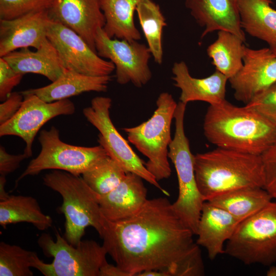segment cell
Returning <instances> with one entry per match:
<instances>
[{
	"mask_svg": "<svg viewBox=\"0 0 276 276\" xmlns=\"http://www.w3.org/2000/svg\"><path fill=\"white\" fill-rule=\"evenodd\" d=\"M24 100L22 94L12 92L9 97L0 104V125L11 118L19 109Z\"/></svg>",
	"mask_w": 276,
	"mask_h": 276,
	"instance_id": "cell-35",
	"label": "cell"
},
{
	"mask_svg": "<svg viewBox=\"0 0 276 276\" xmlns=\"http://www.w3.org/2000/svg\"><path fill=\"white\" fill-rule=\"evenodd\" d=\"M272 199L263 188L248 187L227 192L208 201L241 222L262 210Z\"/></svg>",
	"mask_w": 276,
	"mask_h": 276,
	"instance_id": "cell-26",
	"label": "cell"
},
{
	"mask_svg": "<svg viewBox=\"0 0 276 276\" xmlns=\"http://www.w3.org/2000/svg\"><path fill=\"white\" fill-rule=\"evenodd\" d=\"M240 221L225 210L208 201L203 204L196 243L203 247L211 260L224 253V243L231 238Z\"/></svg>",
	"mask_w": 276,
	"mask_h": 276,
	"instance_id": "cell-19",
	"label": "cell"
},
{
	"mask_svg": "<svg viewBox=\"0 0 276 276\" xmlns=\"http://www.w3.org/2000/svg\"><path fill=\"white\" fill-rule=\"evenodd\" d=\"M97 53L114 65L117 82H129L137 87L146 85L152 77L149 60L152 56L148 47L137 41L110 38L103 28H99L95 37Z\"/></svg>",
	"mask_w": 276,
	"mask_h": 276,
	"instance_id": "cell-11",
	"label": "cell"
},
{
	"mask_svg": "<svg viewBox=\"0 0 276 276\" xmlns=\"http://www.w3.org/2000/svg\"><path fill=\"white\" fill-rule=\"evenodd\" d=\"M111 104L110 98L98 96L91 100L90 106L83 109V114L87 121L99 131V145L126 172L139 175L165 195H169L147 170L145 163L115 127L110 116Z\"/></svg>",
	"mask_w": 276,
	"mask_h": 276,
	"instance_id": "cell-10",
	"label": "cell"
},
{
	"mask_svg": "<svg viewBox=\"0 0 276 276\" xmlns=\"http://www.w3.org/2000/svg\"><path fill=\"white\" fill-rule=\"evenodd\" d=\"M156 104V109L147 121L123 130L128 141L147 157L145 166L158 181L171 175L169 146L172 140L171 126L177 103L170 94L163 92Z\"/></svg>",
	"mask_w": 276,
	"mask_h": 276,
	"instance_id": "cell-6",
	"label": "cell"
},
{
	"mask_svg": "<svg viewBox=\"0 0 276 276\" xmlns=\"http://www.w3.org/2000/svg\"><path fill=\"white\" fill-rule=\"evenodd\" d=\"M243 65L228 81L236 100L245 104L276 82V56L268 48H245Z\"/></svg>",
	"mask_w": 276,
	"mask_h": 276,
	"instance_id": "cell-14",
	"label": "cell"
},
{
	"mask_svg": "<svg viewBox=\"0 0 276 276\" xmlns=\"http://www.w3.org/2000/svg\"><path fill=\"white\" fill-rule=\"evenodd\" d=\"M174 85L181 91L180 101L187 104L200 101L210 105L219 104L225 100L228 78L219 71L203 78L193 77L183 61L175 62L172 68Z\"/></svg>",
	"mask_w": 276,
	"mask_h": 276,
	"instance_id": "cell-20",
	"label": "cell"
},
{
	"mask_svg": "<svg viewBox=\"0 0 276 276\" xmlns=\"http://www.w3.org/2000/svg\"><path fill=\"white\" fill-rule=\"evenodd\" d=\"M139 175L127 172L114 189L104 195H98L101 214L110 221H119L130 217L148 200L147 190Z\"/></svg>",
	"mask_w": 276,
	"mask_h": 276,
	"instance_id": "cell-18",
	"label": "cell"
},
{
	"mask_svg": "<svg viewBox=\"0 0 276 276\" xmlns=\"http://www.w3.org/2000/svg\"><path fill=\"white\" fill-rule=\"evenodd\" d=\"M38 141L41 150L29 163L15 181L18 183L28 176H34L45 170H59L80 176L102 158L108 156L100 145L78 146L66 144L60 138L59 131L54 126L41 130Z\"/></svg>",
	"mask_w": 276,
	"mask_h": 276,
	"instance_id": "cell-9",
	"label": "cell"
},
{
	"mask_svg": "<svg viewBox=\"0 0 276 276\" xmlns=\"http://www.w3.org/2000/svg\"><path fill=\"white\" fill-rule=\"evenodd\" d=\"M267 276H276V266L273 265L269 266V269L266 272Z\"/></svg>",
	"mask_w": 276,
	"mask_h": 276,
	"instance_id": "cell-39",
	"label": "cell"
},
{
	"mask_svg": "<svg viewBox=\"0 0 276 276\" xmlns=\"http://www.w3.org/2000/svg\"><path fill=\"white\" fill-rule=\"evenodd\" d=\"M271 0H239L242 28L264 41L276 56V10Z\"/></svg>",
	"mask_w": 276,
	"mask_h": 276,
	"instance_id": "cell-23",
	"label": "cell"
},
{
	"mask_svg": "<svg viewBox=\"0 0 276 276\" xmlns=\"http://www.w3.org/2000/svg\"><path fill=\"white\" fill-rule=\"evenodd\" d=\"M185 3L197 22L204 27L201 38L215 31H225L245 41L239 0H185Z\"/></svg>",
	"mask_w": 276,
	"mask_h": 276,
	"instance_id": "cell-17",
	"label": "cell"
},
{
	"mask_svg": "<svg viewBox=\"0 0 276 276\" xmlns=\"http://www.w3.org/2000/svg\"><path fill=\"white\" fill-rule=\"evenodd\" d=\"M137 276H166L165 274L157 270H147L139 273Z\"/></svg>",
	"mask_w": 276,
	"mask_h": 276,
	"instance_id": "cell-38",
	"label": "cell"
},
{
	"mask_svg": "<svg viewBox=\"0 0 276 276\" xmlns=\"http://www.w3.org/2000/svg\"><path fill=\"white\" fill-rule=\"evenodd\" d=\"M29 156L24 152L18 155L8 153L5 148L0 146V174L6 176L19 168L20 163Z\"/></svg>",
	"mask_w": 276,
	"mask_h": 276,
	"instance_id": "cell-36",
	"label": "cell"
},
{
	"mask_svg": "<svg viewBox=\"0 0 276 276\" xmlns=\"http://www.w3.org/2000/svg\"><path fill=\"white\" fill-rule=\"evenodd\" d=\"M235 34L225 31H218L217 39L207 48L209 57L216 70L228 79L235 75L242 67L246 46Z\"/></svg>",
	"mask_w": 276,
	"mask_h": 276,
	"instance_id": "cell-27",
	"label": "cell"
},
{
	"mask_svg": "<svg viewBox=\"0 0 276 276\" xmlns=\"http://www.w3.org/2000/svg\"><path fill=\"white\" fill-rule=\"evenodd\" d=\"M24 75L14 70L6 61L0 58V100H6L12 89L19 84Z\"/></svg>",
	"mask_w": 276,
	"mask_h": 276,
	"instance_id": "cell-34",
	"label": "cell"
},
{
	"mask_svg": "<svg viewBox=\"0 0 276 276\" xmlns=\"http://www.w3.org/2000/svg\"><path fill=\"white\" fill-rule=\"evenodd\" d=\"M47 37L66 70L91 76L110 75L115 70L112 62L99 56L78 34L59 22L51 19Z\"/></svg>",
	"mask_w": 276,
	"mask_h": 276,
	"instance_id": "cell-12",
	"label": "cell"
},
{
	"mask_svg": "<svg viewBox=\"0 0 276 276\" xmlns=\"http://www.w3.org/2000/svg\"><path fill=\"white\" fill-rule=\"evenodd\" d=\"M43 183L62 197L61 210L65 219V238L76 246L81 241L88 226L94 227L100 236L103 228L98 194L85 182L81 176L62 170H54L45 174Z\"/></svg>",
	"mask_w": 276,
	"mask_h": 276,
	"instance_id": "cell-4",
	"label": "cell"
},
{
	"mask_svg": "<svg viewBox=\"0 0 276 276\" xmlns=\"http://www.w3.org/2000/svg\"><path fill=\"white\" fill-rule=\"evenodd\" d=\"M49 13L51 19L76 32L97 52V32L105 23L100 0H54Z\"/></svg>",
	"mask_w": 276,
	"mask_h": 276,
	"instance_id": "cell-15",
	"label": "cell"
},
{
	"mask_svg": "<svg viewBox=\"0 0 276 276\" xmlns=\"http://www.w3.org/2000/svg\"><path fill=\"white\" fill-rule=\"evenodd\" d=\"M198 189L204 201L229 191L264 186L261 155L217 147L194 155Z\"/></svg>",
	"mask_w": 276,
	"mask_h": 276,
	"instance_id": "cell-3",
	"label": "cell"
},
{
	"mask_svg": "<svg viewBox=\"0 0 276 276\" xmlns=\"http://www.w3.org/2000/svg\"><path fill=\"white\" fill-rule=\"evenodd\" d=\"M19 222H27L39 231L51 227L52 218L44 214L37 200L30 196L10 195L0 199V225L7 226Z\"/></svg>",
	"mask_w": 276,
	"mask_h": 276,
	"instance_id": "cell-24",
	"label": "cell"
},
{
	"mask_svg": "<svg viewBox=\"0 0 276 276\" xmlns=\"http://www.w3.org/2000/svg\"><path fill=\"white\" fill-rule=\"evenodd\" d=\"M126 173L112 158L107 156L81 175L87 185L99 195H105L122 181Z\"/></svg>",
	"mask_w": 276,
	"mask_h": 276,
	"instance_id": "cell-29",
	"label": "cell"
},
{
	"mask_svg": "<svg viewBox=\"0 0 276 276\" xmlns=\"http://www.w3.org/2000/svg\"><path fill=\"white\" fill-rule=\"evenodd\" d=\"M99 276H130L126 271L117 265H113L107 261L101 266Z\"/></svg>",
	"mask_w": 276,
	"mask_h": 276,
	"instance_id": "cell-37",
	"label": "cell"
},
{
	"mask_svg": "<svg viewBox=\"0 0 276 276\" xmlns=\"http://www.w3.org/2000/svg\"><path fill=\"white\" fill-rule=\"evenodd\" d=\"M194 235L169 200L158 197L148 199L126 219L113 221L103 217L100 237L116 265L130 276L147 270L166 276H201L204 266Z\"/></svg>",
	"mask_w": 276,
	"mask_h": 276,
	"instance_id": "cell-1",
	"label": "cell"
},
{
	"mask_svg": "<svg viewBox=\"0 0 276 276\" xmlns=\"http://www.w3.org/2000/svg\"><path fill=\"white\" fill-rule=\"evenodd\" d=\"M136 11L148 47L155 62L160 64L163 60V31L167 26L165 18L152 0H140Z\"/></svg>",
	"mask_w": 276,
	"mask_h": 276,
	"instance_id": "cell-28",
	"label": "cell"
},
{
	"mask_svg": "<svg viewBox=\"0 0 276 276\" xmlns=\"http://www.w3.org/2000/svg\"><path fill=\"white\" fill-rule=\"evenodd\" d=\"M224 254L246 265L276 263V200L239 222Z\"/></svg>",
	"mask_w": 276,
	"mask_h": 276,
	"instance_id": "cell-8",
	"label": "cell"
},
{
	"mask_svg": "<svg viewBox=\"0 0 276 276\" xmlns=\"http://www.w3.org/2000/svg\"><path fill=\"white\" fill-rule=\"evenodd\" d=\"M261 156L264 170L263 188L276 200V143Z\"/></svg>",
	"mask_w": 276,
	"mask_h": 276,
	"instance_id": "cell-33",
	"label": "cell"
},
{
	"mask_svg": "<svg viewBox=\"0 0 276 276\" xmlns=\"http://www.w3.org/2000/svg\"><path fill=\"white\" fill-rule=\"evenodd\" d=\"M54 240L50 234L43 233L37 243L44 255L53 258L51 263L41 261L36 253L31 267L45 276H99L106 262L107 252L93 240H81L73 245L57 231Z\"/></svg>",
	"mask_w": 276,
	"mask_h": 276,
	"instance_id": "cell-5",
	"label": "cell"
},
{
	"mask_svg": "<svg viewBox=\"0 0 276 276\" xmlns=\"http://www.w3.org/2000/svg\"><path fill=\"white\" fill-rule=\"evenodd\" d=\"M54 0H0V19H11L34 12L49 10Z\"/></svg>",
	"mask_w": 276,
	"mask_h": 276,
	"instance_id": "cell-31",
	"label": "cell"
},
{
	"mask_svg": "<svg viewBox=\"0 0 276 276\" xmlns=\"http://www.w3.org/2000/svg\"><path fill=\"white\" fill-rule=\"evenodd\" d=\"M140 0H100L105 23L103 28L110 37L138 41L141 33L134 21V12Z\"/></svg>",
	"mask_w": 276,
	"mask_h": 276,
	"instance_id": "cell-25",
	"label": "cell"
},
{
	"mask_svg": "<svg viewBox=\"0 0 276 276\" xmlns=\"http://www.w3.org/2000/svg\"><path fill=\"white\" fill-rule=\"evenodd\" d=\"M35 51L29 48L9 53L3 58L16 72L25 75H42L51 82L56 81L66 70L57 52L48 38Z\"/></svg>",
	"mask_w": 276,
	"mask_h": 276,
	"instance_id": "cell-22",
	"label": "cell"
},
{
	"mask_svg": "<svg viewBox=\"0 0 276 276\" xmlns=\"http://www.w3.org/2000/svg\"><path fill=\"white\" fill-rule=\"evenodd\" d=\"M36 252L16 245L0 243V276H32V259Z\"/></svg>",
	"mask_w": 276,
	"mask_h": 276,
	"instance_id": "cell-30",
	"label": "cell"
},
{
	"mask_svg": "<svg viewBox=\"0 0 276 276\" xmlns=\"http://www.w3.org/2000/svg\"><path fill=\"white\" fill-rule=\"evenodd\" d=\"M206 139L218 148L261 155L276 143V126L256 111L226 100L210 105L203 125Z\"/></svg>",
	"mask_w": 276,
	"mask_h": 276,
	"instance_id": "cell-2",
	"label": "cell"
},
{
	"mask_svg": "<svg viewBox=\"0 0 276 276\" xmlns=\"http://www.w3.org/2000/svg\"><path fill=\"white\" fill-rule=\"evenodd\" d=\"M24 100L14 116L0 125L1 137L14 135L26 144L24 150L29 157L32 155V144L38 132L51 119L61 115H72L76 110L68 99L47 102L36 95L22 94Z\"/></svg>",
	"mask_w": 276,
	"mask_h": 276,
	"instance_id": "cell-13",
	"label": "cell"
},
{
	"mask_svg": "<svg viewBox=\"0 0 276 276\" xmlns=\"http://www.w3.org/2000/svg\"><path fill=\"white\" fill-rule=\"evenodd\" d=\"M245 106L276 126V82L256 96Z\"/></svg>",
	"mask_w": 276,
	"mask_h": 276,
	"instance_id": "cell-32",
	"label": "cell"
},
{
	"mask_svg": "<svg viewBox=\"0 0 276 276\" xmlns=\"http://www.w3.org/2000/svg\"><path fill=\"white\" fill-rule=\"evenodd\" d=\"M49 10L31 12L11 19H0V57L17 49L41 47L47 39Z\"/></svg>",
	"mask_w": 276,
	"mask_h": 276,
	"instance_id": "cell-16",
	"label": "cell"
},
{
	"mask_svg": "<svg viewBox=\"0 0 276 276\" xmlns=\"http://www.w3.org/2000/svg\"><path fill=\"white\" fill-rule=\"evenodd\" d=\"M111 80L110 75L91 76L66 69L56 81L51 84L20 93L34 94L45 102H53L85 92H105Z\"/></svg>",
	"mask_w": 276,
	"mask_h": 276,
	"instance_id": "cell-21",
	"label": "cell"
},
{
	"mask_svg": "<svg viewBox=\"0 0 276 276\" xmlns=\"http://www.w3.org/2000/svg\"><path fill=\"white\" fill-rule=\"evenodd\" d=\"M187 104L179 101L174 113L175 131L169 146L168 157L173 164L178 182V195L172 207L183 223L196 235L205 201L198 189L194 171V155L184 129Z\"/></svg>",
	"mask_w": 276,
	"mask_h": 276,
	"instance_id": "cell-7",
	"label": "cell"
}]
</instances>
